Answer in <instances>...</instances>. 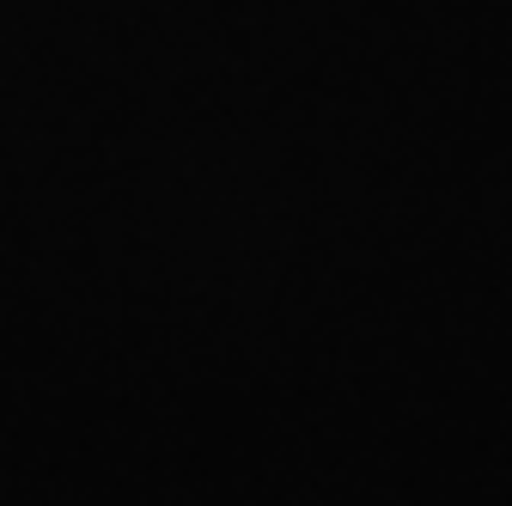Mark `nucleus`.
Returning <instances> with one entry per match:
<instances>
[]
</instances>
